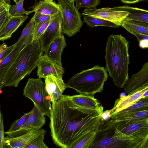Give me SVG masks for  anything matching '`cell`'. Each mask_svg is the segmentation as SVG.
<instances>
[{
	"label": "cell",
	"mask_w": 148,
	"mask_h": 148,
	"mask_svg": "<svg viewBox=\"0 0 148 148\" xmlns=\"http://www.w3.org/2000/svg\"><path fill=\"white\" fill-rule=\"evenodd\" d=\"M28 16H11L9 19L0 30V40L4 41L10 38L12 34L27 19Z\"/></svg>",
	"instance_id": "ac0fdd59"
},
{
	"label": "cell",
	"mask_w": 148,
	"mask_h": 148,
	"mask_svg": "<svg viewBox=\"0 0 148 148\" xmlns=\"http://www.w3.org/2000/svg\"><path fill=\"white\" fill-rule=\"evenodd\" d=\"M140 47L143 48H147L148 47V40H142L139 41Z\"/></svg>",
	"instance_id": "ab89813d"
},
{
	"label": "cell",
	"mask_w": 148,
	"mask_h": 148,
	"mask_svg": "<svg viewBox=\"0 0 148 148\" xmlns=\"http://www.w3.org/2000/svg\"><path fill=\"white\" fill-rule=\"evenodd\" d=\"M47 90L50 97L52 105L59 99L67 88L62 79L58 78L53 75H49L45 78Z\"/></svg>",
	"instance_id": "5bb4252c"
},
{
	"label": "cell",
	"mask_w": 148,
	"mask_h": 148,
	"mask_svg": "<svg viewBox=\"0 0 148 148\" xmlns=\"http://www.w3.org/2000/svg\"><path fill=\"white\" fill-rule=\"evenodd\" d=\"M148 85V62L143 65L141 70L133 74L124 87L125 94L143 86Z\"/></svg>",
	"instance_id": "9a60e30c"
},
{
	"label": "cell",
	"mask_w": 148,
	"mask_h": 148,
	"mask_svg": "<svg viewBox=\"0 0 148 148\" xmlns=\"http://www.w3.org/2000/svg\"><path fill=\"white\" fill-rule=\"evenodd\" d=\"M43 51L39 40L25 45L0 82V90L5 87H17L20 82L37 67Z\"/></svg>",
	"instance_id": "3957f363"
},
{
	"label": "cell",
	"mask_w": 148,
	"mask_h": 148,
	"mask_svg": "<svg viewBox=\"0 0 148 148\" xmlns=\"http://www.w3.org/2000/svg\"><path fill=\"white\" fill-rule=\"evenodd\" d=\"M30 113V112L24 113L19 119L15 121L12 124L9 130L5 132L4 134L7 136L17 131L26 121Z\"/></svg>",
	"instance_id": "f546056e"
},
{
	"label": "cell",
	"mask_w": 148,
	"mask_h": 148,
	"mask_svg": "<svg viewBox=\"0 0 148 148\" xmlns=\"http://www.w3.org/2000/svg\"><path fill=\"white\" fill-rule=\"evenodd\" d=\"M16 3H17L20 0H13Z\"/></svg>",
	"instance_id": "f6af8a7d"
},
{
	"label": "cell",
	"mask_w": 148,
	"mask_h": 148,
	"mask_svg": "<svg viewBox=\"0 0 148 148\" xmlns=\"http://www.w3.org/2000/svg\"><path fill=\"white\" fill-rule=\"evenodd\" d=\"M62 17V32L71 37L79 32L82 25L81 15L74 5L66 0H58Z\"/></svg>",
	"instance_id": "52a82bcc"
},
{
	"label": "cell",
	"mask_w": 148,
	"mask_h": 148,
	"mask_svg": "<svg viewBox=\"0 0 148 148\" xmlns=\"http://www.w3.org/2000/svg\"><path fill=\"white\" fill-rule=\"evenodd\" d=\"M148 148V139L133 138L120 133L110 120H101L90 148Z\"/></svg>",
	"instance_id": "277c9868"
},
{
	"label": "cell",
	"mask_w": 148,
	"mask_h": 148,
	"mask_svg": "<svg viewBox=\"0 0 148 148\" xmlns=\"http://www.w3.org/2000/svg\"><path fill=\"white\" fill-rule=\"evenodd\" d=\"M125 93H122L120 95V98H122L123 97H124L125 95Z\"/></svg>",
	"instance_id": "7bdbcfd3"
},
{
	"label": "cell",
	"mask_w": 148,
	"mask_h": 148,
	"mask_svg": "<svg viewBox=\"0 0 148 148\" xmlns=\"http://www.w3.org/2000/svg\"><path fill=\"white\" fill-rule=\"evenodd\" d=\"M111 121L116 130L123 135L134 138L148 139V119Z\"/></svg>",
	"instance_id": "ba28073f"
},
{
	"label": "cell",
	"mask_w": 148,
	"mask_h": 148,
	"mask_svg": "<svg viewBox=\"0 0 148 148\" xmlns=\"http://www.w3.org/2000/svg\"><path fill=\"white\" fill-rule=\"evenodd\" d=\"M70 97L76 104L85 108L96 110L102 106L93 95L79 94L70 96Z\"/></svg>",
	"instance_id": "44dd1931"
},
{
	"label": "cell",
	"mask_w": 148,
	"mask_h": 148,
	"mask_svg": "<svg viewBox=\"0 0 148 148\" xmlns=\"http://www.w3.org/2000/svg\"><path fill=\"white\" fill-rule=\"evenodd\" d=\"M58 14L54 16H50L42 14L38 12H35L33 17L34 20L35 25H39L44 23L56 17Z\"/></svg>",
	"instance_id": "d6a6232c"
},
{
	"label": "cell",
	"mask_w": 148,
	"mask_h": 148,
	"mask_svg": "<svg viewBox=\"0 0 148 148\" xmlns=\"http://www.w3.org/2000/svg\"><path fill=\"white\" fill-rule=\"evenodd\" d=\"M29 8L32 9L34 12L50 16L56 15L60 12L59 5L53 0H36L34 5Z\"/></svg>",
	"instance_id": "d6986e66"
},
{
	"label": "cell",
	"mask_w": 148,
	"mask_h": 148,
	"mask_svg": "<svg viewBox=\"0 0 148 148\" xmlns=\"http://www.w3.org/2000/svg\"><path fill=\"white\" fill-rule=\"evenodd\" d=\"M45 130L43 129L31 131L16 137H5L3 148H26L29 143Z\"/></svg>",
	"instance_id": "2e32d148"
},
{
	"label": "cell",
	"mask_w": 148,
	"mask_h": 148,
	"mask_svg": "<svg viewBox=\"0 0 148 148\" xmlns=\"http://www.w3.org/2000/svg\"><path fill=\"white\" fill-rule=\"evenodd\" d=\"M107 71L99 65L82 70L68 80L67 88L74 89L79 94L94 96L103 91L108 77Z\"/></svg>",
	"instance_id": "5b68a950"
},
{
	"label": "cell",
	"mask_w": 148,
	"mask_h": 148,
	"mask_svg": "<svg viewBox=\"0 0 148 148\" xmlns=\"http://www.w3.org/2000/svg\"><path fill=\"white\" fill-rule=\"evenodd\" d=\"M7 47V46L5 43L3 42V44L0 45V49L6 47Z\"/></svg>",
	"instance_id": "b9f144b4"
},
{
	"label": "cell",
	"mask_w": 148,
	"mask_h": 148,
	"mask_svg": "<svg viewBox=\"0 0 148 148\" xmlns=\"http://www.w3.org/2000/svg\"><path fill=\"white\" fill-rule=\"evenodd\" d=\"M127 12L114 10L112 8H103L99 9L85 8L82 14L89 15L111 22L119 26H121L122 23L128 15Z\"/></svg>",
	"instance_id": "30bf717a"
},
{
	"label": "cell",
	"mask_w": 148,
	"mask_h": 148,
	"mask_svg": "<svg viewBox=\"0 0 148 148\" xmlns=\"http://www.w3.org/2000/svg\"><path fill=\"white\" fill-rule=\"evenodd\" d=\"M51 106L49 126L56 146L73 148L85 138L96 135L102 120V106L96 110L85 108L66 95H62Z\"/></svg>",
	"instance_id": "6da1fadb"
},
{
	"label": "cell",
	"mask_w": 148,
	"mask_h": 148,
	"mask_svg": "<svg viewBox=\"0 0 148 148\" xmlns=\"http://www.w3.org/2000/svg\"><path fill=\"white\" fill-rule=\"evenodd\" d=\"M105 69L117 87L123 88L128 78L129 42L121 34H112L106 43Z\"/></svg>",
	"instance_id": "7a4b0ae2"
},
{
	"label": "cell",
	"mask_w": 148,
	"mask_h": 148,
	"mask_svg": "<svg viewBox=\"0 0 148 148\" xmlns=\"http://www.w3.org/2000/svg\"><path fill=\"white\" fill-rule=\"evenodd\" d=\"M131 34L134 35L136 37L138 41L142 40H148V36L136 33H132Z\"/></svg>",
	"instance_id": "74e56055"
},
{
	"label": "cell",
	"mask_w": 148,
	"mask_h": 148,
	"mask_svg": "<svg viewBox=\"0 0 148 148\" xmlns=\"http://www.w3.org/2000/svg\"><path fill=\"white\" fill-rule=\"evenodd\" d=\"M11 16L9 11L0 14V30L8 22Z\"/></svg>",
	"instance_id": "e575fe53"
},
{
	"label": "cell",
	"mask_w": 148,
	"mask_h": 148,
	"mask_svg": "<svg viewBox=\"0 0 148 148\" xmlns=\"http://www.w3.org/2000/svg\"></svg>",
	"instance_id": "bcb514c9"
},
{
	"label": "cell",
	"mask_w": 148,
	"mask_h": 148,
	"mask_svg": "<svg viewBox=\"0 0 148 148\" xmlns=\"http://www.w3.org/2000/svg\"><path fill=\"white\" fill-rule=\"evenodd\" d=\"M111 118L110 120L113 122L148 119V110L136 112H118Z\"/></svg>",
	"instance_id": "cb8c5ba5"
},
{
	"label": "cell",
	"mask_w": 148,
	"mask_h": 148,
	"mask_svg": "<svg viewBox=\"0 0 148 148\" xmlns=\"http://www.w3.org/2000/svg\"><path fill=\"white\" fill-rule=\"evenodd\" d=\"M83 22L90 27L93 28L98 26L118 28L119 26L109 21L91 16L85 15Z\"/></svg>",
	"instance_id": "484cf974"
},
{
	"label": "cell",
	"mask_w": 148,
	"mask_h": 148,
	"mask_svg": "<svg viewBox=\"0 0 148 148\" xmlns=\"http://www.w3.org/2000/svg\"><path fill=\"white\" fill-rule=\"evenodd\" d=\"M24 0L20 1L15 5L11 6L9 12L10 14L13 16H18L24 15V14H28L33 12V10L30 11H25L23 8Z\"/></svg>",
	"instance_id": "83f0119b"
},
{
	"label": "cell",
	"mask_w": 148,
	"mask_h": 148,
	"mask_svg": "<svg viewBox=\"0 0 148 148\" xmlns=\"http://www.w3.org/2000/svg\"><path fill=\"white\" fill-rule=\"evenodd\" d=\"M76 2L75 6L78 10L81 8H95L99 5L100 2V0H74Z\"/></svg>",
	"instance_id": "1f68e13d"
},
{
	"label": "cell",
	"mask_w": 148,
	"mask_h": 148,
	"mask_svg": "<svg viewBox=\"0 0 148 148\" xmlns=\"http://www.w3.org/2000/svg\"><path fill=\"white\" fill-rule=\"evenodd\" d=\"M66 46V40L62 35L55 38L51 43L45 55L49 58L62 66L61 56L64 49Z\"/></svg>",
	"instance_id": "e0dca14e"
},
{
	"label": "cell",
	"mask_w": 148,
	"mask_h": 148,
	"mask_svg": "<svg viewBox=\"0 0 148 148\" xmlns=\"http://www.w3.org/2000/svg\"><path fill=\"white\" fill-rule=\"evenodd\" d=\"M45 130L37 136L26 147V148H47L48 147L44 142L45 136L46 133Z\"/></svg>",
	"instance_id": "f1b7e54d"
},
{
	"label": "cell",
	"mask_w": 148,
	"mask_h": 148,
	"mask_svg": "<svg viewBox=\"0 0 148 148\" xmlns=\"http://www.w3.org/2000/svg\"></svg>",
	"instance_id": "7dc6e473"
},
{
	"label": "cell",
	"mask_w": 148,
	"mask_h": 148,
	"mask_svg": "<svg viewBox=\"0 0 148 148\" xmlns=\"http://www.w3.org/2000/svg\"><path fill=\"white\" fill-rule=\"evenodd\" d=\"M147 90L148 85L143 86L130 92L127 95H125L122 98L116 99L113 107L110 109V118L117 112L129 107L141 98L144 97L143 93Z\"/></svg>",
	"instance_id": "4fadbf2b"
},
{
	"label": "cell",
	"mask_w": 148,
	"mask_h": 148,
	"mask_svg": "<svg viewBox=\"0 0 148 148\" xmlns=\"http://www.w3.org/2000/svg\"><path fill=\"white\" fill-rule=\"evenodd\" d=\"M55 18L42 24L39 25H35L33 41L39 40L40 37L45 32L49 24Z\"/></svg>",
	"instance_id": "4dcf8cb0"
},
{
	"label": "cell",
	"mask_w": 148,
	"mask_h": 148,
	"mask_svg": "<svg viewBox=\"0 0 148 148\" xmlns=\"http://www.w3.org/2000/svg\"><path fill=\"white\" fill-rule=\"evenodd\" d=\"M62 19L60 12L49 24L39 39L40 47L45 52L50 44L56 38L62 34Z\"/></svg>",
	"instance_id": "7c38bea8"
},
{
	"label": "cell",
	"mask_w": 148,
	"mask_h": 148,
	"mask_svg": "<svg viewBox=\"0 0 148 148\" xmlns=\"http://www.w3.org/2000/svg\"><path fill=\"white\" fill-rule=\"evenodd\" d=\"M15 45L14 44L0 49V61L3 59L12 51Z\"/></svg>",
	"instance_id": "d590c367"
},
{
	"label": "cell",
	"mask_w": 148,
	"mask_h": 148,
	"mask_svg": "<svg viewBox=\"0 0 148 148\" xmlns=\"http://www.w3.org/2000/svg\"><path fill=\"white\" fill-rule=\"evenodd\" d=\"M148 110V97L142 98L129 107L118 112L139 111Z\"/></svg>",
	"instance_id": "4316f807"
},
{
	"label": "cell",
	"mask_w": 148,
	"mask_h": 148,
	"mask_svg": "<svg viewBox=\"0 0 148 148\" xmlns=\"http://www.w3.org/2000/svg\"><path fill=\"white\" fill-rule=\"evenodd\" d=\"M9 0H0V14L9 10L11 6Z\"/></svg>",
	"instance_id": "8d00e7d4"
},
{
	"label": "cell",
	"mask_w": 148,
	"mask_h": 148,
	"mask_svg": "<svg viewBox=\"0 0 148 148\" xmlns=\"http://www.w3.org/2000/svg\"><path fill=\"white\" fill-rule=\"evenodd\" d=\"M122 2L127 4H133L143 1V0H120Z\"/></svg>",
	"instance_id": "60d3db41"
},
{
	"label": "cell",
	"mask_w": 148,
	"mask_h": 148,
	"mask_svg": "<svg viewBox=\"0 0 148 148\" xmlns=\"http://www.w3.org/2000/svg\"><path fill=\"white\" fill-rule=\"evenodd\" d=\"M112 8L116 10L128 12V14L126 19L148 23L147 10L127 5L116 6Z\"/></svg>",
	"instance_id": "ffe728a7"
},
{
	"label": "cell",
	"mask_w": 148,
	"mask_h": 148,
	"mask_svg": "<svg viewBox=\"0 0 148 148\" xmlns=\"http://www.w3.org/2000/svg\"><path fill=\"white\" fill-rule=\"evenodd\" d=\"M4 127L3 114L0 110V148H3L4 143Z\"/></svg>",
	"instance_id": "836d02e7"
},
{
	"label": "cell",
	"mask_w": 148,
	"mask_h": 148,
	"mask_svg": "<svg viewBox=\"0 0 148 148\" xmlns=\"http://www.w3.org/2000/svg\"><path fill=\"white\" fill-rule=\"evenodd\" d=\"M23 95L30 99L45 116L50 118L52 106L45 83L41 78L28 79L23 90Z\"/></svg>",
	"instance_id": "8992f818"
},
{
	"label": "cell",
	"mask_w": 148,
	"mask_h": 148,
	"mask_svg": "<svg viewBox=\"0 0 148 148\" xmlns=\"http://www.w3.org/2000/svg\"><path fill=\"white\" fill-rule=\"evenodd\" d=\"M121 26L131 34L136 33L148 36V23L125 18Z\"/></svg>",
	"instance_id": "603a6c76"
},
{
	"label": "cell",
	"mask_w": 148,
	"mask_h": 148,
	"mask_svg": "<svg viewBox=\"0 0 148 148\" xmlns=\"http://www.w3.org/2000/svg\"><path fill=\"white\" fill-rule=\"evenodd\" d=\"M35 22L32 17L23 29L21 35L15 43V45L23 44L27 45L33 41Z\"/></svg>",
	"instance_id": "d4e9b609"
},
{
	"label": "cell",
	"mask_w": 148,
	"mask_h": 148,
	"mask_svg": "<svg viewBox=\"0 0 148 148\" xmlns=\"http://www.w3.org/2000/svg\"><path fill=\"white\" fill-rule=\"evenodd\" d=\"M30 112L27 119L22 126L16 131L7 136V137H16L29 131L41 129L45 123V115L35 105Z\"/></svg>",
	"instance_id": "9c48e42d"
},
{
	"label": "cell",
	"mask_w": 148,
	"mask_h": 148,
	"mask_svg": "<svg viewBox=\"0 0 148 148\" xmlns=\"http://www.w3.org/2000/svg\"><path fill=\"white\" fill-rule=\"evenodd\" d=\"M37 66V74L39 78H45L47 76L53 75L58 78L62 79L64 72L62 66L50 59L45 54L41 57Z\"/></svg>",
	"instance_id": "8fae6325"
},
{
	"label": "cell",
	"mask_w": 148,
	"mask_h": 148,
	"mask_svg": "<svg viewBox=\"0 0 148 148\" xmlns=\"http://www.w3.org/2000/svg\"><path fill=\"white\" fill-rule=\"evenodd\" d=\"M68 1L71 3H74V0H66Z\"/></svg>",
	"instance_id": "ee69618b"
},
{
	"label": "cell",
	"mask_w": 148,
	"mask_h": 148,
	"mask_svg": "<svg viewBox=\"0 0 148 148\" xmlns=\"http://www.w3.org/2000/svg\"><path fill=\"white\" fill-rule=\"evenodd\" d=\"M111 110H107L104 111H103L102 113L101 117V119L103 121H108L110 118V114Z\"/></svg>",
	"instance_id": "f35d334b"
},
{
	"label": "cell",
	"mask_w": 148,
	"mask_h": 148,
	"mask_svg": "<svg viewBox=\"0 0 148 148\" xmlns=\"http://www.w3.org/2000/svg\"><path fill=\"white\" fill-rule=\"evenodd\" d=\"M25 46L23 44L15 45L11 52L5 58L0 61V82L20 51Z\"/></svg>",
	"instance_id": "7402d4cb"
}]
</instances>
